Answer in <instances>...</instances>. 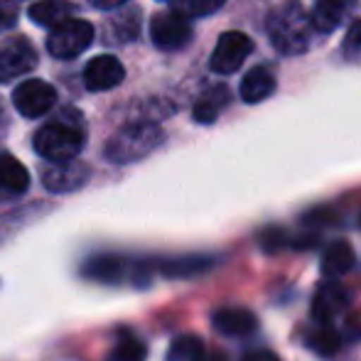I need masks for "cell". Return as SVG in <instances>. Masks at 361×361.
I'll list each match as a JSON object with an SVG mask.
<instances>
[{
    "label": "cell",
    "mask_w": 361,
    "mask_h": 361,
    "mask_svg": "<svg viewBox=\"0 0 361 361\" xmlns=\"http://www.w3.org/2000/svg\"><path fill=\"white\" fill-rule=\"evenodd\" d=\"M268 37L281 54H302L310 44L314 25L298 0H283L268 15Z\"/></svg>",
    "instance_id": "obj_1"
},
{
    "label": "cell",
    "mask_w": 361,
    "mask_h": 361,
    "mask_svg": "<svg viewBox=\"0 0 361 361\" xmlns=\"http://www.w3.org/2000/svg\"><path fill=\"white\" fill-rule=\"evenodd\" d=\"M152 271H155V261H133V258L114 256V253H101L81 266L84 278L106 283V286H123V283L147 286Z\"/></svg>",
    "instance_id": "obj_2"
},
{
    "label": "cell",
    "mask_w": 361,
    "mask_h": 361,
    "mask_svg": "<svg viewBox=\"0 0 361 361\" xmlns=\"http://www.w3.org/2000/svg\"><path fill=\"white\" fill-rule=\"evenodd\" d=\"M162 130L160 126L150 123V121H140V123H128L106 143L104 155L111 162H135L140 157L150 155L157 145L162 143Z\"/></svg>",
    "instance_id": "obj_3"
},
{
    "label": "cell",
    "mask_w": 361,
    "mask_h": 361,
    "mask_svg": "<svg viewBox=\"0 0 361 361\" xmlns=\"http://www.w3.org/2000/svg\"><path fill=\"white\" fill-rule=\"evenodd\" d=\"M84 147V130L76 121H54L35 133V150L49 162L74 160Z\"/></svg>",
    "instance_id": "obj_4"
},
{
    "label": "cell",
    "mask_w": 361,
    "mask_h": 361,
    "mask_svg": "<svg viewBox=\"0 0 361 361\" xmlns=\"http://www.w3.org/2000/svg\"><path fill=\"white\" fill-rule=\"evenodd\" d=\"M94 42V25L81 18H69L52 27L47 37V52L57 59H74Z\"/></svg>",
    "instance_id": "obj_5"
},
{
    "label": "cell",
    "mask_w": 361,
    "mask_h": 361,
    "mask_svg": "<svg viewBox=\"0 0 361 361\" xmlns=\"http://www.w3.org/2000/svg\"><path fill=\"white\" fill-rule=\"evenodd\" d=\"M150 37L157 49H165V52L182 49L192 39V25L187 15L180 13V10H165V13H157L152 18Z\"/></svg>",
    "instance_id": "obj_6"
},
{
    "label": "cell",
    "mask_w": 361,
    "mask_h": 361,
    "mask_svg": "<svg viewBox=\"0 0 361 361\" xmlns=\"http://www.w3.org/2000/svg\"><path fill=\"white\" fill-rule=\"evenodd\" d=\"M251 52H253L251 37L231 30V32H224L221 37H219L209 67H212V72H216V74H233L248 57H251Z\"/></svg>",
    "instance_id": "obj_7"
},
{
    "label": "cell",
    "mask_w": 361,
    "mask_h": 361,
    "mask_svg": "<svg viewBox=\"0 0 361 361\" xmlns=\"http://www.w3.org/2000/svg\"><path fill=\"white\" fill-rule=\"evenodd\" d=\"M57 101V91L42 79H30L23 81L18 89L13 91V104L25 118H39L44 116Z\"/></svg>",
    "instance_id": "obj_8"
},
{
    "label": "cell",
    "mask_w": 361,
    "mask_h": 361,
    "mask_svg": "<svg viewBox=\"0 0 361 361\" xmlns=\"http://www.w3.org/2000/svg\"><path fill=\"white\" fill-rule=\"evenodd\" d=\"M35 64H37V52H35L27 39H8L0 47V84H8V81L18 79V76L32 72Z\"/></svg>",
    "instance_id": "obj_9"
},
{
    "label": "cell",
    "mask_w": 361,
    "mask_h": 361,
    "mask_svg": "<svg viewBox=\"0 0 361 361\" xmlns=\"http://www.w3.org/2000/svg\"><path fill=\"white\" fill-rule=\"evenodd\" d=\"M89 180V167L79 160H64V162H52L42 170V185L49 192H74L81 185H86Z\"/></svg>",
    "instance_id": "obj_10"
},
{
    "label": "cell",
    "mask_w": 361,
    "mask_h": 361,
    "mask_svg": "<svg viewBox=\"0 0 361 361\" xmlns=\"http://www.w3.org/2000/svg\"><path fill=\"white\" fill-rule=\"evenodd\" d=\"M352 302L349 290L337 281H327L317 288L312 298V317L319 322H332L337 314H342Z\"/></svg>",
    "instance_id": "obj_11"
},
{
    "label": "cell",
    "mask_w": 361,
    "mask_h": 361,
    "mask_svg": "<svg viewBox=\"0 0 361 361\" xmlns=\"http://www.w3.org/2000/svg\"><path fill=\"white\" fill-rule=\"evenodd\" d=\"M126 76L123 64L111 54H101L94 57L84 69V86L89 91H109L118 86Z\"/></svg>",
    "instance_id": "obj_12"
},
{
    "label": "cell",
    "mask_w": 361,
    "mask_h": 361,
    "mask_svg": "<svg viewBox=\"0 0 361 361\" xmlns=\"http://www.w3.org/2000/svg\"><path fill=\"white\" fill-rule=\"evenodd\" d=\"M212 324L224 337H248L256 332L258 319L246 307H219L212 314Z\"/></svg>",
    "instance_id": "obj_13"
},
{
    "label": "cell",
    "mask_w": 361,
    "mask_h": 361,
    "mask_svg": "<svg viewBox=\"0 0 361 361\" xmlns=\"http://www.w3.org/2000/svg\"><path fill=\"white\" fill-rule=\"evenodd\" d=\"M357 0H317L312 8V25L317 32H334L352 13Z\"/></svg>",
    "instance_id": "obj_14"
},
{
    "label": "cell",
    "mask_w": 361,
    "mask_h": 361,
    "mask_svg": "<svg viewBox=\"0 0 361 361\" xmlns=\"http://www.w3.org/2000/svg\"><path fill=\"white\" fill-rule=\"evenodd\" d=\"M357 266V253L349 241H334L322 253V273L327 278H339Z\"/></svg>",
    "instance_id": "obj_15"
},
{
    "label": "cell",
    "mask_w": 361,
    "mask_h": 361,
    "mask_svg": "<svg viewBox=\"0 0 361 361\" xmlns=\"http://www.w3.org/2000/svg\"><path fill=\"white\" fill-rule=\"evenodd\" d=\"M30 187V175L13 155L0 157V197H18Z\"/></svg>",
    "instance_id": "obj_16"
},
{
    "label": "cell",
    "mask_w": 361,
    "mask_h": 361,
    "mask_svg": "<svg viewBox=\"0 0 361 361\" xmlns=\"http://www.w3.org/2000/svg\"><path fill=\"white\" fill-rule=\"evenodd\" d=\"M214 266L212 258L204 256H182V258H162L155 261V271L167 278H190L197 273H204Z\"/></svg>",
    "instance_id": "obj_17"
},
{
    "label": "cell",
    "mask_w": 361,
    "mask_h": 361,
    "mask_svg": "<svg viewBox=\"0 0 361 361\" xmlns=\"http://www.w3.org/2000/svg\"><path fill=\"white\" fill-rule=\"evenodd\" d=\"M30 20L42 27H57L64 20H69L74 15V5L67 0H42V3H32L27 10Z\"/></svg>",
    "instance_id": "obj_18"
},
{
    "label": "cell",
    "mask_w": 361,
    "mask_h": 361,
    "mask_svg": "<svg viewBox=\"0 0 361 361\" xmlns=\"http://www.w3.org/2000/svg\"><path fill=\"white\" fill-rule=\"evenodd\" d=\"M273 91H276V76L266 67L251 69L241 81V99L246 104H258V101L268 99Z\"/></svg>",
    "instance_id": "obj_19"
},
{
    "label": "cell",
    "mask_w": 361,
    "mask_h": 361,
    "mask_svg": "<svg viewBox=\"0 0 361 361\" xmlns=\"http://www.w3.org/2000/svg\"><path fill=\"white\" fill-rule=\"evenodd\" d=\"M228 104V89L226 86H212V89H207L204 94L200 96V101L195 104V121L197 123H214L216 116L221 114L224 109H226Z\"/></svg>",
    "instance_id": "obj_20"
},
{
    "label": "cell",
    "mask_w": 361,
    "mask_h": 361,
    "mask_svg": "<svg viewBox=\"0 0 361 361\" xmlns=\"http://www.w3.org/2000/svg\"><path fill=\"white\" fill-rule=\"evenodd\" d=\"M204 342L195 334H180L172 339L167 361H202L204 359Z\"/></svg>",
    "instance_id": "obj_21"
},
{
    "label": "cell",
    "mask_w": 361,
    "mask_h": 361,
    "mask_svg": "<svg viewBox=\"0 0 361 361\" xmlns=\"http://www.w3.org/2000/svg\"><path fill=\"white\" fill-rule=\"evenodd\" d=\"M307 344L312 352L322 354V357H332L342 347V337L334 327H329V322H322V327H317L312 334H307Z\"/></svg>",
    "instance_id": "obj_22"
},
{
    "label": "cell",
    "mask_w": 361,
    "mask_h": 361,
    "mask_svg": "<svg viewBox=\"0 0 361 361\" xmlns=\"http://www.w3.org/2000/svg\"><path fill=\"white\" fill-rule=\"evenodd\" d=\"M147 359V347L133 334H121L116 342L114 352L109 354L106 361H145Z\"/></svg>",
    "instance_id": "obj_23"
},
{
    "label": "cell",
    "mask_w": 361,
    "mask_h": 361,
    "mask_svg": "<svg viewBox=\"0 0 361 361\" xmlns=\"http://www.w3.org/2000/svg\"><path fill=\"white\" fill-rule=\"evenodd\" d=\"M226 0H175L172 8L185 13L187 18H204V15L216 13Z\"/></svg>",
    "instance_id": "obj_24"
},
{
    "label": "cell",
    "mask_w": 361,
    "mask_h": 361,
    "mask_svg": "<svg viewBox=\"0 0 361 361\" xmlns=\"http://www.w3.org/2000/svg\"><path fill=\"white\" fill-rule=\"evenodd\" d=\"M261 246H263V251L273 253V251H283V248H288V246H295V241L283 231V228L271 226L261 233Z\"/></svg>",
    "instance_id": "obj_25"
},
{
    "label": "cell",
    "mask_w": 361,
    "mask_h": 361,
    "mask_svg": "<svg viewBox=\"0 0 361 361\" xmlns=\"http://www.w3.org/2000/svg\"><path fill=\"white\" fill-rule=\"evenodd\" d=\"M344 54L349 59H357L361 57V23H354L349 27L347 37H344Z\"/></svg>",
    "instance_id": "obj_26"
},
{
    "label": "cell",
    "mask_w": 361,
    "mask_h": 361,
    "mask_svg": "<svg viewBox=\"0 0 361 361\" xmlns=\"http://www.w3.org/2000/svg\"><path fill=\"white\" fill-rule=\"evenodd\" d=\"M18 23V5L15 3H0V32L10 30Z\"/></svg>",
    "instance_id": "obj_27"
},
{
    "label": "cell",
    "mask_w": 361,
    "mask_h": 361,
    "mask_svg": "<svg viewBox=\"0 0 361 361\" xmlns=\"http://www.w3.org/2000/svg\"><path fill=\"white\" fill-rule=\"evenodd\" d=\"M241 361H281L271 349H253V352H246L241 357Z\"/></svg>",
    "instance_id": "obj_28"
},
{
    "label": "cell",
    "mask_w": 361,
    "mask_h": 361,
    "mask_svg": "<svg viewBox=\"0 0 361 361\" xmlns=\"http://www.w3.org/2000/svg\"><path fill=\"white\" fill-rule=\"evenodd\" d=\"M96 10H116V8H123L128 0H89Z\"/></svg>",
    "instance_id": "obj_29"
},
{
    "label": "cell",
    "mask_w": 361,
    "mask_h": 361,
    "mask_svg": "<svg viewBox=\"0 0 361 361\" xmlns=\"http://www.w3.org/2000/svg\"><path fill=\"white\" fill-rule=\"evenodd\" d=\"M202 361H228L224 354H204V359Z\"/></svg>",
    "instance_id": "obj_30"
},
{
    "label": "cell",
    "mask_w": 361,
    "mask_h": 361,
    "mask_svg": "<svg viewBox=\"0 0 361 361\" xmlns=\"http://www.w3.org/2000/svg\"><path fill=\"white\" fill-rule=\"evenodd\" d=\"M167 3H175V0H167Z\"/></svg>",
    "instance_id": "obj_31"
},
{
    "label": "cell",
    "mask_w": 361,
    "mask_h": 361,
    "mask_svg": "<svg viewBox=\"0 0 361 361\" xmlns=\"http://www.w3.org/2000/svg\"><path fill=\"white\" fill-rule=\"evenodd\" d=\"M359 224H361V219H359Z\"/></svg>",
    "instance_id": "obj_32"
}]
</instances>
